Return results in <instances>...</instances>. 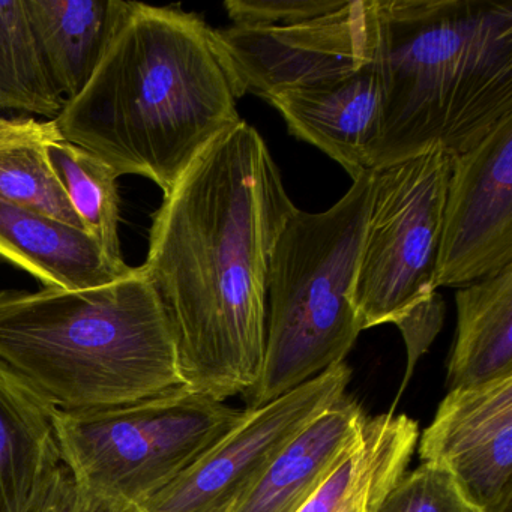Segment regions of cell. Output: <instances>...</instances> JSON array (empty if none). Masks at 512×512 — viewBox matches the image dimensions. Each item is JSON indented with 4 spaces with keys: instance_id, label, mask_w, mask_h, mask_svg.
<instances>
[{
    "instance_id": "8fae6325",
    "label": "cell",
    "mask_w": 512,
    "mask_h": 512,
    "mask_svg": "<svg viewBox=\"0 0 512 512\" xmlns=\"http://www.w3.org/2000/svg\"><path fill=\"white\" fill-rule=\"evenodd\" d=\"M416 449L476 511L512 512V376L448 391Z\"/></svg>"
},
{
    "instance_id": "484cf974",
    "label": "cell",
    "mask_w": 512,
    "mask_h": 512,
    "mask_svg": "<svg viewBox=\"0 0 512 512\" xmlns=\"http://www.w3.org/2000/svg\"><path fill=\"white\" fill-rule=\"evenodd\" d=\"M443 320H445V302L442 296L436 293L430 301L419 305L406 319L398 323L397 328L403 335L407 349V373L404 376L403 388L412 377L416 362L430 349L431 343L442 329Z\"/></svg>"
},
{
    "instance_id": "44dd1931",
    "label": "cell",
    "mask_w": 512,
    "mask_h": 512,
    "mask_svg": "<svg viewBox=\"0 0 512 512\" xmlns=\"http://www.w3.org/2000/svg\"><path fill=\"white\" fill-rule=\"evenodd\" d=\"M373 443L364 475L338 512H376L386 491L403 475L418 445V422L392 412L373 416Z\"/></svg>"
},
{
    "instance_id": "30bf717a",
    "label": "cell",
    "mask_w": 512,
    "mask_h": 512,
    "mask_svg": "<svg viewBox=\"0 0 512 512\" xmlns=\"http://www.w3.org/2000/svg\"><path fill=\"white\" fill-rule=\"evenodd\" d=\"M512 266V113L451 158L436 289L478 283Z\"/></svg>"
},
{
    "instance_id": "603a6c76",
    "label": "cell",
    "mask_w": 512,
    "mask_h": 512,
    "mask_svg": "<svg viewBox=\"0 0 512 512\" xmlns=\"http://www.w3.org/2000/svg\"><path fill=\"white\" fill-rule=\"evenodd\" d=\"M350 0H227L233 26H290L343 10Z\"/></svg>"
},
{
    "instance_id": "d4e9b609",
    "label": "cell",
    "mask_w": 512,
    "mask_h": 512,
    "mask_svg": "<svg viewBox=\"0 0 512 512\" xmlns=\"http://www.w3.org/2000/svg\"><path fill=\"white\" fill-rule=\"evenodd\" d=\"M371 443H373V427L371 419L367 418L364 430L356 442L347 449L331 475L320 485L299 512H338L364 475L370 458Z\"/></svg>"
},
{
    "instance_id": "5b68a950",
    "label": "cell",
    "mask_w": 512,
    "mask_h": 512,
    "mask_svg": "<svg viewBox=\"0 0 512 512\" xmlns=\"http://www.w3.org/2000/svg\"><path fill=\"white\" fill-rule=\"evenodd\" d=\"M376 170L325 212L293 214L278 238L268 277L265 355L253 389L256 409L343 364L361 328L353 304Z\"/></svg>"
},
{
    "instance_id": "cb8c5ba5",
    "label": "cell",
    "mask_w": 512,
    "mask_h": 512,
    "mask_svg": "<svg viewBox=\"0 0 512 512\" xmlns=\"http://www.w3.org/2000/svg\"><path fill=\"white\" fill-rule=\"evenodd\" d=\"M26 512H137V508L86 490L59 463L47 473Z\"/></svg>"
},
{
    "instance_id": "2e32d148",
    "label": "cell",
    "mask_w": 512,
    "mask_h": 512,
    "mask_svg": "<svg viewBox=\"0 0 512 512\" xmlns=\"http://www.w3.org/2000/svg\"><path fill=\"white\" fill-rule=\"evenodd\" d=\"M457 332L446 386L470 388L512 376V266L455 293Z\"/></svg>"
},
{
    "instance_id": "ba28073f",
    "label": "cell",
    "mask_w": 512,
    "mask_h": 512,
    "mask_svg": "<svg viewBox=\"0 0 512 512\" xmlns=\"http://www.w3.org/2000/svg\"><path fill=\"white\" fill-rule=\"evenodd\" d=\"M350 377L343 362L263 406L245 409L238 424L137 512L232 511L275 457L346 395Z\"/></svg>"
},
{
    "instance_id": "5bb4252c",
    "label": "cell",
    "mask_w": 512,
    "mask_h": 512,
    "mask_svg": "<svg viewBox=\"0 0 512 512\" xmlns=\"http://www.w3.org/2000/svg\"><path fill=\"white\" fill-rule=\"evenodd\" d=\"M368 416L344 395L308 424L230 512H299L364 430Z\"/></svg>"
},
{
    "instance_id": "d6986e66",
    "label": "cell",
    "mask_w": 512,
    "mask_h": 512,
    "mask_svg": "<svg viewBox=\"0 0 512 512\" xmlns=\"http://www.w3.org/2000/svg\"><path fill=\"white\" fill-rule=\"evenodd\" d=\"M65 101L38 46L25 0L0 2V112L53 121Z\"/></svg>"
},
{
    "instance_id": "ac0fdd59",
    "label": "cell",
    "mask_w": 512,
    "mask_h": 512,
    "mask_svg": "<svg viewBox=\"0 0 512 512\" xmlns=\"http://www.w3.org/2000/svg\"><path fill=\"white\" fill-rule=\"evenodd\" d=\"M62 139L55 121L0 118V200L83 229L49 160V146Z\"/></svg>"
},
{
    "instance_id": "7c38bea8",
    "label": "cell",
    "mask_w": 512,
    "mask_h": 512,
    "mask_svg": "<svg viewBox=\"0 0 512 512\" xmlns=\"http://www.w3.org/2000/svg\"><path fill=\"white\" fill-rule=\"evenodd\" d=\"M268 103L281 113L292 136L325 152L356 179L370 170L382 127V53L350 76L283 92Z\"/></svg>"
},
{
    "instance_id": "8992f818",
    "label": "cell",
    "mask_w": 512,
    "mask_h": 512,
    "mask_svg": "<svg viewBox=\"0 0 512 512\" xmlns=\"http://www.w3.org/2000/svg\"><path fill=\"white\" fill-rule=\"evenodd\" d=\"M181 386L124 406L50 412L62 463L86 490L139 508L244 416Z\"/></svg>"
},
{
    "instance_id": "6da1fadb",
    "label": "cell",
    "mask_w": 512,
    "mask_h": 512,
    "mask_svg": "<svg viewBox=\"0 0 512 512\" xmlns=\"http://www.w3.org/2000/svg\"><path fill=\"white\" fill-rule=\"evenodd\" d=\"M296 211L265 140L241 121L152 215L142 268L172 325L185 388L226 403L256 385L272 254Z\"/></svg>"
},
{
    "instance_id": "ffe728a7",
    "label": "cell",
    "mask_w": 512,
    "mask_h": 512,
    "mask_svg": "<svg viewBox=\"0 0 512 512\" xmlns=\"http://www.w3.org/2000/svg\"><path fill=\"white\" fill-rule=\"evenodd\" d=\"M49 160L83 229L112 259L125 262L118 232V176L103 160L65 139L49 146Z\"/></svg>"
},
{
    "instance_id": "9c48e42d",
    "label": "cell",
    "mask_w": 512,
    "mask_h": 512,
    "mask_svg": "<svg viewBox=\"0 0 512 512\" xmlns=\"http://www.w3.org/2000/svg\"><path fill=\"white\" fill-rule=\"evenodd\" d=\"M215 37L244 94L266 101L343 79L382 53L377 0H350L337 13L299 25L232 26Z\"/></svg>"
},
{
    "instance_id": "e0dca14e",
    "label": "cell",
    "mask_w": 512,
    "mask_h": 512,
    "mask_svg": "<svg viewBox=\"0 0 512 512\" xmlns=\"http://www.w3.org/2000/svg\"><path fill=\"white\" fill-rule=\"evenodd\" d=\"M62 463L46 407L0 376V512H26Z\"/></svg>"
},
{
    "instance_id": "277c9868",
    "label": "cell",
    "mask_w": 512,
    "mask_h": 512,
    "mask_svg": "<svg viewBox=\"0 0 512 512\" xmlns=\"http://www.w3.org/2000/svg\"><path fill=\"white\" fill-rule=\"evenodd\" d=\"M383 115L370 170L454 158L512 113V0H377Z\"/></svg>"
},
{
    "instance_id": "52a82bcc",
    "label": "cell",
    "mask_w": 512,
    "mask_h": 512,
    "mask_svg": "<svg viewBox=\"0 0 512 512\" xmlns=\"http://www.w3.org/2000/svg\"><path fill=\"white\" fill-rule=\"evenodd\" d=\"M451 157L439 149L376 170L353 304L361 331L397 326L437 293Z\"/></svg>"
},
{
    "instance_id": "4fadbf2b",
    "label": "cell",
    "mask_w": 512,
    "mask_h": 512,
    "mask_svg": "<svg viewBox=\"0 0 512 512\" xmlns=\"http://www.w3.org/2000/svg\"><path fill=\"white\" fill-rule=\"evenodd\" d=\"M0 257L28 271L44 289H94L133 271L86 230L5 200H0Z\"/></svg>"
},
{
    "instance_id": "7a4b0ae2",
    "label": "cell",
    "mask_w": 512,
    "mask_h": 512,
    "mask_svg": "<svg viewBox=\"0 0 512 512\" xmlns=\"http://www.w3.org/2000/svg\"><path fill=\"white\" fill-rule=\"evenodd\" d=\"M244 95L215 29L197 14L131 2L91 79L53 121L118 178L142 176L166 196L242 121Z\"/></svg>"
},
{
    "instance_id": "3957f363",
    "label": "cell",
    "mask_w": 512,
    "mask_h": 512,
    "mask_svg": "<svg viewBox=\"0 0 512 512\" xmlns=\"http://www.w3.org/2000/svg\"><path fill=\"white\" fill-rule=\"evenodd\" d=\"M0 376L49 412L124 406L184 386L172 325L142 266L94 289L2 290Z\"/></svg>"
},
{
    "instance_id": "9a60e30c",
    "label": "cell",
    "mask_w": 512,
    "mask_h": 512,
    "mask_svg": "<svg viewBox=\"0 0 512 512\" xmlns=\"http://www.w3.org/2000/svg\"><path fill=\"white\" fill-rule=\"evenodd\" d=\"M38 46L56 88L76 97L100 64L130 10L124 0H25Z\"/></svg>"
},
{
    "instance_id": "7402d4cb",
    "label": "cell",
    "mask_w": 512,
    "mask_h": 512,
    "mask_svg": "<svg viewBox=\"0 0 512 512\" xmlns=\"http://www.w3.org/2000/svg\"><path fill=\"white\" fill-rule=\"evenodd\" d=\"M376 512H478L448 470L421 463L391 485Z\"/></svg>"
}]
</instances>
